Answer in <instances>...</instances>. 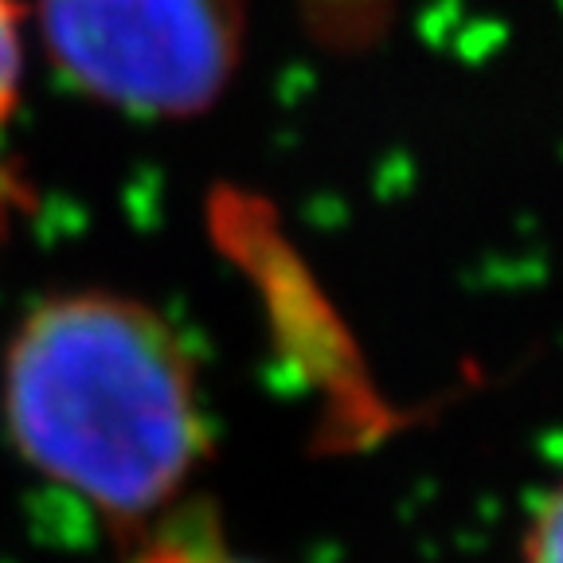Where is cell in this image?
Segmentation results:
<instances>
[{"instance_id":"obj_5","label":"cell","mask_w":563,"mask_h":563,"mask_svg":"<svg viewBox=\"0 0 563 563\" xmlns=\"http://www.w3.org/2000/svg\"><path fill=\"white\" fill-rule=\"evenodd\" d=\"M20 12L16 0H0V118L9 114L20 90Z\"/></svg>"},{"instance_id":"obj_2","label":"cell","mask_w":563,"mask_h":563,"mask_svg":"<svg viewBox=\"0 0 563 563\" xmlns=\"http://www.w3.org/2000/svg\"><path fill=\"white\" fill-rule=\"evenodd\" d=\"M40 40L70 87L141 118H192L243 63L239 0H40Z\"/></svg>"},{"instance_id":"obj_4","label":"cell","mask_w":563,"mask_h":563,"mask_svg":"<svg viewBox=\"0 0 563 563\" xmlns=\"http://www.w3.org/2000/svg\"><path fill=\"white\" fill-rule=\"evenodd\" d=\"M133 563H255V560L231 555L223 544H216V537H203V532H173V537L145 548Z\"/></svg>"},{"instance_id":"obj_1","label":"cell","mask_w":563,"mask_h":563,"mask_svg":"<svg viewBox=\"0 0 563 563\" xmlns=\"http://www.w3.org/2000/svg\"><path fill=\"white\" fill-rule=\"evenodd\" d=\"M4 427L27 466L110 517L165 505L208 450L180 336L114 294L27 313L4 356Z\"/></svg>"},{"instance_id":"obj_3","label":"cell","mask_w":563,"mask_h":563,"mask_svg":"<svg viewBox=\"0 0 563 563\" xmlns=\"http://www.w3.org/2000/svg\"><path fill=\"white\" fill-rule=\"evenodd\" d=\"M520 563H563V482H555L528 517Z\"/></svg>"}]
</instances>
